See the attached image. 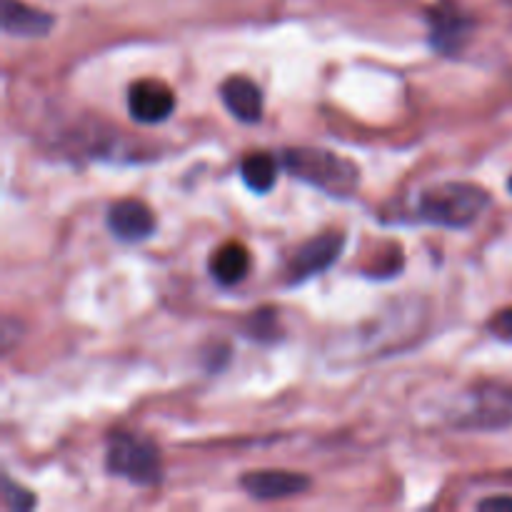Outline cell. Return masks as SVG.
Instances as JSON below:
<instances>
[{"mask_svg":"<svg viewBox=\"0 0 512 512\" xmlns=\"http://www.w3.org/2000/svg\"><path fill=\"white\" fill-rule=\"evenodd\" d=\"M480 510H512V498H488L480 500Z\"/></svg>","mask_w":512,"mask_h":512,"instance_id":"cell-16","label":"cell"},{"mask_svg":"<svg viewBox=\"0 0 512 512\" xmlns=\"http://www.w3.org/2000/svg\"><path fill=\"white\" fill-rule=\"evenodd\" d=\"M278 160L268 153H250L245 155L243 163H240V178L248 185L253 193L263 195L270 193L278 183Z\"/></svg>","mask_w":512,"mask_h":512,"instance_id":"cell-12","label":"cell"},{"mask_svg":"<svg viewBox=\"0 0 512 512\" xmlns=\"http://www.w3.org/2000/svg\"><path fill=\"white\" fill-rule=\"evenodd\" d=\"M343 248L345 235L338 233V230H328V233L305 240L288 263V285H300L313 278V275L325 273L340 258Z\"/></svg>","mask_w":512,"mask_h":512,"instance_id":"cell-5","label":"cell"},{"mask_svg":"<svg viewBox=\"0 0 512 512\" xmlns=\"http://www.w3.org/2000/svg\"><path fill=\"white\" fill-rule=\"evenodd\" d=\"M490 205V193L475 183H440L425 188L418 198L415 218L440 228H470Z\"/></svg>","mask_w":512,"mask_h":512,"instance_id":"cell-1","label":"cell"},{"mask_svg":"<svg viewBox=\"0 0 512 512\" xmlns=\"http://www.w3.org/2000/svg\"><path fill=\"white\" fill-rule=\"evenodd\" d=\"M508 188H510V193H512V178H510V183H508Z\"/></svg>","mask_w":512,"mask_h":512,"instance_id":"cell-17","label":"cell"},{"mask_svg":"<svg viewBox=\"0 0 512 512\" xmlns=\"http://www.w3.org/2000/svg\"><path fill=\"white\" fill-rule=\"evenodd\" d=\"M475 20L455 0H438L428 10V40L445 58H460L473 38Z\"/></svg>","mask_w":512,"mask_h":512,"instance_id":"cell-4","label":"cell"},{"mask_svg":"<svg viewBox=\"0 0 512 512\" xmlns=\"http://www.w3.org/2000/svg\"><path fill=\"white\" fill-rule=\"evenodd\" d=\"M490 333L500 338L503 343H512V308L500 310L493 320H490Z\"/></svg>","mask_w":512,"mask_h":512,"instance_id":"cell-15","label":"cell"},{"mask_svg":"<svg viewBox=\"0 0 512 512\" xmlns=\"http://www.w3.org/2000/svg\"><path fill=\"white\" fill-rule=\"evenodd\" d=\"M220 100L240 123H258L263 118V90L245 75H230L220 85Z\"/></svg>","mask_w":512,"mask_h":512,"instance_id":"cell-9","label":"cell"},{"mask_svg":"<svg viewBox=\"0 0 512 512\" xmlns=\"http://www.w3.org/2000/svg\"><path fill=\"white\" fill-rule=\"evenodd\" d=\"M240 488L253 500L273 503V500L303 495L310 488V478L303 473H290V470H253L240 478Z\"/></svg>","mask_w":512,"mask_h":512,"instance_id":"cell-7","label":"cell"},{"mask_svg":"<svg viewBox=\"0 0 512 512\" xmlns=\"http://www.w3.org/2000/svg\"><path fill=\"white\" fill-rule=\"evenodd\" d=\"M208 270L213 280L223 288H233V285L243 283L250 273V253L245 245L240 243H225L213 250L208 260Z\"/></svg>","mask_w":512,"mask_h":512,"instance_id":"cell-11","label":"cell"},{"mask_svg":"<svg viewBox=\"0 0 512 512\" xmlns=\"http://www.w3.org/2000/svg\"><path fill=\"white\" fill-rule=\"evenodd\" d=\"M105 470L138 488H155L163 480L158 445L138 433H113L105 450Z\"/></svg>","mask_w":512,"mask_h":512,"instance_id":"cell-3","label":"cell"},{"mask_svg":"<svg viewBox=\"0 0 512 512\" xmlns=\"http://www.w3.org/2000/svg\"><path fill=\"white\" fill-rule=\"evenodd\" d=\"M108 228L110 233L125 243H140L148 240L155 233V215L148 208V203L138 198L118 200L108 208Z\"/></svg>","mask_w":512,"mask_h":512,"instance_id":"cell-8","label":"cell"},{"mask_svg":"<svg viewBox=\"0 0 512 512\" xmlns=\"http://www.w3.org/2000/svg\"><path fill=\"white\" fill-rule=\"evenodd\" d=\"M3 500H5V508L13 512H25L35 508V495L30 493V490L15 485L10 478L3 480Z\"/></svg>","mask_w":512,"mask_h":512,"instance_id":"cell-14","label":"cell"},{"mask_svg":"<svg viewBox=\"0 0 512 512\" xmlns=\"http://www.w3.org/2000/svg\"><path fill=\"white\" fill-rule=\"evenodd\" d=\"M280 165L293 178L333 198H350L360 185L358 165L323 148H288L280 155Z\"/></svg>","mask_w":512,"mask_h":512,"instance_id":"cell-2","label":"cell"},{"mask_svg":"<svg viewBox=\"0 0 512 512\" xmlns=\"http://www.w3.org/2000/svg\"><path fill=\"white\" fill-rule=\"evenodd\" d=\"M128 110L143 125H158L175 110V93L158 78L135 80L128 88Z\"/></svg>","mask_w":512,"mask_h":512,"instance_id":"cell-6","label":"cell"},{"mask_svg":"<svg viewBox=\"0 0 512 512\" xmlns=\"http://www.w3.org/2000/svg\"><path fill=\"white\" fill-rule=\"evenodd\" d=\"M0 23L13 38H43L55 25V18L45 10L30 8L23 0H3Z\"/></svg>","mask_w":512,"mask_h":512,"instance_id":"cell-10","label":"cell"},{"mask_svg":"<svg viewBox=\"0 0 512 512\" xmlns=\"http://www.w3.org/2000/svg\"><path fill=\"white\" fill-rule=\"evenodd\" d=\"M278 323H275V310H255L248 318V333L253 340H275L278 338Z\"/></svg>","mask_w":512,"mask_h":512,"instance_id":"cell-13","label":"cell"}]
</instances>
